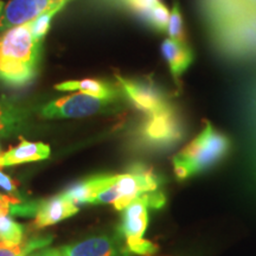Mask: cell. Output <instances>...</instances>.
<instances>
[{"label":"cell","instance_id":"obj_23","mask_svg":"<svg viewBox=\"0 0 256 256\" xmlns=\"http://www.w3.org/2000/svg\"><path fill=\"white\" fill-rule=\"evenodd\" d=\"M23 203V200L19 197L12 196H4L0 194V216H6L8 214L11 212V206L14 204Z\"/></svg>","mask_w":256,"mask_h":256},{"label":"cell","instance_id":"obj_22","mask_svg":"<svg viewBox=\"0 0 256 256\" xmlns=\"http://www.w3.org/2000/svg\"><path fill=\"white\" fill-rule=\"evenodd\" d=\"M124 2L127 5H130L133 10L142 14L144 17H146L150 10L160 2V0H124Z\"/></svg>","mask_w":256,"mask_h":256},{"label":"cell","instance_id":"obj_20","mask_svg":"<svg viewBox=\"0 0 256 256\" xmlns=\"http://www.w3.org/2000/svg\"><path fill=\"white\" fill-rule=\"evenodd\" d=\"M145 18L150 22V24H151L153 28H158L159 31H166L170 18V12L168 8L160 2L150 10Z\"/></svg>","mask_w":256,"mask_h":256},{"label":"cell","instance_id":"obj_9","mask_svg":"<svg viewBox=\"0 0 256 256\" xmlns=\"http://www.w3.org/2000/svg\"><path fill=\"white\" fill-rule=\"evenodd\" d=\"M63 256H130L122 235H102L66 246Z\"/></svg>","mask_w":256,"mask_h":256},{"label":"cell","instance_id":"obj_10","mask_svg":"<svg viewBox=\"0 0 256 256\" xmlns=\"http://www.w3.org/2000/svg\"><path fill=\"white\" fill-rule=\"evenodd\" d=\"M78 212V206L66 200L62 194L44 202H40L37 214L34 216V228L42 229L52 226L60 220L69 218Z\"/></svg>","mask_w":256,"mask_h":256},{"label":"cell","instance_id":"obj_6","mask_svg":"<svg viewBox=\"0 0 256 256\" xmlns=\"http://www.w3.org/2000/svg\"><path fill=\"white\" fill-rule=\"evenodd\" d=\"M166 197L162 191L148 192L134 200L130 206L122 210V222L120 226V232L124 241L144 238L148 224V208L159 209L165 204Z\"/></svg>","mask_w":256,"mask_h":256},{"label":"cell","instance_id":"obj_5","mask_svg":"<svg viewBox=\"0 0 256 256\" xmlns=\"http://www.w3.org/2000/svg\"><path fill=\"white\" fill-rule=\"evenodd\" d=\"M160 183V178L151 168L140 164L134 165L127 174H116V179L112 185L115 194L114 208L124 210L144 194L158 191Z\"/></svg>","mask_w":256,"mask_h":256},{"label":"cell","instance_id":"obj_17","mask_svg":"<svg viewBox=\"0 0 256 256\" xmlns=\"http://www.w3.org/2000/svg\"><path fill=\"white\" fill-rule=\"evenodd\" d=\"M0 241L20 243L24 241V228L11 217L0 216Z\"/></svg>","mask_w":256,"mask_h":256},{"label":"cell","instance_id":"obj_26","mask_svg":"<svg viewBox=\"0 0 256 256\" xmlns=\"http://www.w3.org/2000/svg\"><path fill=\"white\" fill-rule=\"evenodd\" d=\"M4 8H5V2H2V0H0V16H2V11H4Z\"/></svg>","mask_w":256,"mask_h":256},{"label":"cell","instance_id":"obj_1","mask_svg":"<svg viewBox=\"0 0 256 256\" xmlns=\"http://www.w3.org/2000/svg\"><path fill=\"white\" fill-rule=\"evenodd\" d=\"M42 42L32 34L31 20L0 34V82L22 87L36 78Z\"/></svg>","mask_w":256,"mask_h":256},{"label":"cell","instance_id":"obj_12","mask_svg":"<svg viewBox=\"0 0 256 256\" xmlns=\"http://www.w3.org/2000/svg\"><path fill=\"white\" fill-rule=\"evenodd\" d=\"M50 152V146L46 144L22 140L18 146L10 148L5 153H0V168L40 162L49 158Z\"/></svg>","mask_w":256,"mask_h":256},{"label":"cell","instance_id":"obj_16","mask_svg":"<svg viewBox=\"0 0 256 256\" xmlns=\"http://www.w3.org/2000/svg\"><path fill=\"white\" fill-rule=\"evenodd\" d=\"M52 241L51 236L34 238L22 241L20 243H8L0 241V256H28L38 248L46 247Z\"/></svg>","mask_w":256,"mask_h":256},{"label":"cell","instance_id":"obj_21","mask_svg":"<svg viewBox=\"0 0 256 256\" xmlns=\"http://www.w3.org/2000/svg\"><path fill=\"white\" fill-rule=\"evenodd\" d=\"M126 246L127 249L132 255L134 254L142 256H152L156 254V250H158V246H156V243L145 238L126 241Z\"/></svg>","mask_w":256,"mask_h":256},{"label":"cell","instance_id":"obj_19","mask_svg":"<svg viewBox=\"0 0 256 256\" xmlns=\"http://www.w3.org/2000/svg\"><path fill=\"white\" fill-rule=\"evenodd\" d=\"M60 10H62L60 8H51L49 11L43 12V14L38 16V17L32 19L31 20L32 34H34V36L36 37L38 40L43 42L44 37H46L48 32H49L51 20H52V18L58 14Z\"/></svg>","mask_w":256,"mask_h":256},{"label":"cell","instance_id":"obj_27","mask_svg":"<svg viewBox=\"0 0 256 256\" xmlns=\"http://www.w3.org/2000/svg\"><path fill=\"white\" fill-rule=\"evenodd\" d=\"M255 115H256V114H255Z\"/></svg>","mask_w":256,"mask_h":256},{"label":"cell","instance_id":"obj_2","mask_svg":"<svg viewBox=\"0 0 256 256\" xmlns=\"http://www.w3.org/2000/svg\"><path fill=\"white\" fill-rule=\"evenodd\" d=\"M229 148L228 136L206 122L203 130L172 158L176 177L184 180L200 174L223 159Z\"/></svg>","mask_w":256,"mask_h":256},{"label":"cell","instance_id":"obj_15","mask_svg":"<svg viewBox=\"0 0 256 256\" xmlns=\"http://www.w3.org/2000/svg\"><path fill=\"white\" fill-rule=\"evenodd\" d=\"M60 92H78L84 94L98 96V98L119 100L120 92L110 83L98 80H81V81H66L55 86Z\"/></svg>","mask_w":256,"mask_h":256},{"label":"cell","instance_id":"obj_18","mask_svg":"<svg viewBox=\"0 0 256 256\" xmlns=\"http://www.w3.org/2000/svg\"><path fill=\"white\" fill-rule=\"evenodd\" d=\"M166 31H168V37L172 38V40L178 42H186V32H185L184 19L178 2H174V6H172L171 12H170V18Z\"/></svg>","mask_w":256,"mask_h":256},{"label":"cell","instance_id":"obj_3","mask_svg":"<svg viewBox=\"0 0 256 256\" xmlns=\"http://www.w3.org/2000/svg\"><path fill=\"white\" fill-rule=\"evenodd\" d=\"M116 104L118 100L75 92L46 104L42 108L40 115L46 119H76L110 112L114 110Z\"/></svg>","mask_w":256,"mask_h":256},{"label":"cell","instance_id":"obj_24","mask_svg":"<svg viewBox=\"0 0 256 256\" xmlns=\"http://www.w3.org/2000/svg\"><path fill=\"white\" fill-rule=\"evenodd\" d=\"M0 188L2 190L8 192L10 196L12 197H18V190H17V185L8 176H6L5 174H2L0 171Z\"/></svg>","mask_w":256,"mask_h":256},{"label":"cell","instance_id":"obj_11","mask_svg":"<svg viewBox=\"0 0 256 256\" xmlns=\"http://www.w3.org/2000/svg\"><path fill=\"white\" fill-rule=\"evenodd\" d=\"M116 174H100L74 184L62 192L66 200H72L78 206V204H92L94 198L114 183Z\"/></svg>","mask_w":256,"mask_h":256},{"label":"cell","instance_id":"obj_13","mask_svg":"<svg viewBox=\"0 0 256 256\" xmlns=\"http://www.w3.org/2000/svg\"><path fill=\"white\" fill-rule=\"evenodd\" d=\"M30 110L8 100H0V136H16L26 127Z\"/></svg>","mask_w":256,"mask_h":256},{"label":"cell","instance_id":"obj_14","mask_svg":"<svg viewBox=\"0 0 256 256\" xmlns=\"http://www.w3.org/2000/svg\"><path fill=\"white\" fill-rule=\"evenodd\" d=\"M162 51L168 62L171 75L176 81H178V78L183 75L194 60V52L191 48L188 46L186 42H178L168 38L162 42Z\"/></svg>","mask_w":256,"mask_h":256},{"label":"cell","instance_id":"obj_4","mask_svg":"<svg viewBox=\"0 0 256 256\" xmlns=\"http://www.w3.org/2000/svg\"><path fill=\"white\" fill-rule=\"evenodd\" d=\"M184 124L174 106L159 113L148 115L139 130L140 139L154 148H168L184 136Z\"/></svg>","mask_w":256,"mask_h":256},{"label":"cell","instance_id":"obj_8","mask_svg":"<svg viewBox=\"0 0 256 256\" xmlns=\"http://www.w3.org/2000/svg\"><path fill=\"white\" fill-rule=\"evenodd\" d=\"M72 0H11L0 16V32L32 20L51 8H64Z\"/></svg>","mask_w":256,"mask_h":256},{"label":"cell","instance_id":"obj_25","mask_svg":"<svg viewBox=\"0 0 256 256\" xmlns=\"http://www.w3.org/2000/svg\"><path fill=\"white\" fill-rule=\"evenodd\" d=\"M34 256H63L62 252L58 249H46V250H43L42 252H38V254Z\"/></svg>","mask_w":256,"mask_h":256},{"label":"cell","instance_id":"obj_7","mask_svg":"<svg viewBox=\"0 0 256 256\" xmlns=\"http://www.w3.org/2000/svg\"><path fill=\"white\" fill-rule=\"evenodd\" d=\"M116 80L130 101L142 113L152 115L172 106L168 96L151 83L124 78L119 75H116Z\"/></svg>","mask_w":256,"mask_h":256}]
</instances>
